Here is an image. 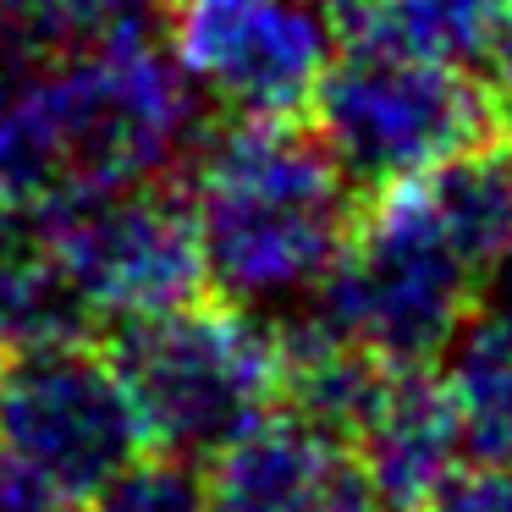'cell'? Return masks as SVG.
<instances>
[{"mask_svg":"<svg viewBox=\"0 0 512 512\" xmlns=\"http://www.w3.org/2000/svg\"><path fill=\"white\" fill-rule=\"evenodd\" d=\"M204 276L232 303L309 298L353 232V177L292 116H237L193 155Z\"/></svg>","mask_w":512,"mask_h":512,"instance_id":"obj_1","label":"cell"},{"mask_svg":"<svg viewBox=\"0 0 512 512\" xmlns=\"http://www.w3.org/2000/svg\"><path fill=\"white\" fill-rule=\"evenodd\" d=\"M485 265L463 243L435 171L402 177L353 215L336 265L309 292L314 325L380 364H430L474 314Z\"/></svg>","mask_w":512,"mask_h":512,"instance_id":"obj_2","label":"cell"},{"mask_svg":"<svg viewBox=\"0 0 512 512\" xmlns=\"http://www.w3.org/2000/svg\"><path fill=\"white\" fill-rule=\"evenodd\" d=\"M111 358L149 452L215 457L287 397V336L248 303H177L116 331Z\"/></svg>","mask_w":512,"mask_h":512,"instance_id":"obj_3","label":"cell"},{"mask_svg":"<svg viewBox=\"0 0 512 512\" xmlns=\"http://www.w3.org/2000/svg\"><path fill=\"white\" fill-rule=\"evenodd\" d=\"M314 111L325 149L342 160V171L375 188L479 155L501 144V127L512 122L474 67L402 56L364 39H353V50L331 61Z\"/></svg>","mask_w":512,"mask_h":512,"instance_id":"obj_4","label":"cell"},{"mask_svg":"<svg viewBox=\"0 0 512 512\" xmlns=\"http://www.w3.org/2000/svg\"><path fill=\"white\" fill-rule=\"evenodd\" d=\"M89 320H155L204 292V248L182 193L166 182L72 193L23 221Z\"/></svg>","mask_w":512,"mask_h":512,"instance_id":"obj_5","label":"cell"},{"mask_svg":"<svg viewBox=\"0 0 512 512\" xmlns=\"http://www.w3.org/2000/svg\"><path fill=\"white\" fill-rule=\"evenodd\" d=\"M0 446L72 507L100 501L149 452L116 358L83 336L39 342L0 364Z\"/></svg>","mask_w":512,"mask_h":512,"instance_id":"obj_6","label":"cell"},{"mask_svg":"<svg viewBox=\"0 0 512 512\" xmlns=\"http://www.w3.org/2000/svg\"><path fill=\"white\" fill-rule=\"evenodd\" d=\"M166 56L232 116H298L336 61L320 0H160Z\"/></svg>","mask_w":512,"mask_h":512,"instance_id":"obj_7","label":"cell"},{"mask_svg":"<svg viewBox=\"0 0 512 512\" xmlns=\"http://www.w3.org/2000/svg\"><path fill=\"white\" fill-rule=\"evenodd\" d=\"M204 512H391L336 430L270 413L204 468Z\"/></svg>","mask_w":512,"mask_h":512,"instance_id":"obj_8","label":"cell"},{"mask_svg":"<svg viewBox=\"0 0 512 512\" xmlns=\"http://www.w3.org/2000/svg\"><path fill=\"white\" fill-rule=\"evenodd\" d=\"M342 441L391 512H419L468 457L441 375L424 364L380 369L353 419L342 424Z\"/></svg>","mask_w":512,"mask_h":512,"instance_id":"obj_9","label":"cell"},{"mask_svg":"<svg viewBox=\"0 0 512 512\" xmlns=\"http://www.w3.org/2000/svg\"><path fill=\"white\" fill-rule=\"evenodd\" d=\"M441 386L468 463L512 468V309H485L457 325L446 342Z\"/></svg>","mask_w":512,"mask_h":512,"instance_id":"obj_10","label":"cell"},{"mask_svg":"<svg viewBox=\"0 0 512 512\" xmlns=\"http://www.w3.org/2000/svg\"><path fill=\"white\" fill-rule=\"evenodd\" d=\"M512 0H364L347 28L364 45H386L402 56L446 61V67H485Z\"/></svg>","mask_w":512,"mask_h":512,"instance_id":"obj_11","label":"cell"},{"mask_svg":"<svg viewBox=\"0 0 512 512\" xmlns=\"http://www.w3.org/2000/svg\"><path fill=\"white\" fill-rule=\"evenodd\" d=\"M89 314L28 226H0V364L39 342L83 336Z\"/></svg>","mask_w":512,"mask_h":512,"instance_id":"obj_12","label":"cell"},{"mask_svg":"<svg viewBox=\"0 0 512 512\" xmlns=\"http://www.w3.org/2000/svg\"><path fill=\"white\" fill-rule=\"evenodd\" d=\"M0 28L34 50H89L122 34H155L160 0H0Z\"/></svg>","mask_w":512,"mask_h":512,"instance_id":"obj_13","label":"cell"},{"mask_svg":"<svg viewBox=\"0 0 512 512\" xmlns=\"http://www.w3.org/2000/svg\"><path fill=\"white\" fill-rule=\"evenodd\" d=\"M100 512H204V485L182 457H138L122 479L100 496Z\"/></svg>","mask_w":512,"mask_h":512,"instance_id":"obj_14","label":"cell"},{"mask_svg":"<svg viewBox=\"0 0 512 512\" xmlns=\"http://www.w3.org/2000/svg\"><path fill=\"white\" fill-rule=\"evenodd\" d=\"M419 512H512V468L507 463L457 468Z\"/></svg>","mask_w":512,"mask_h":512,"instance_id":"obj_15","label":"cell"},{"mask_svg":"<svg viewBox=\"0 0 512 512\" xmlns=\"http://www.w3.org/2000/svg\"><path fill=\"white\" fill-rule=\"evenodd\" d=\"M0 512H72V501L56 496L23 457L0 446Z\"/></svg>","mask_w":512,"mask_h":512,"instance_id":"obj_16","label":"cell"},{"mask_svg":"<svg viewBox=\"0 0 512 512\" xmlns=\"http://www.w3.org/2000/svg\"><path fill=\"white\" fill-rule=\"evenodd\" d=\"M320 6H325L331 17H342V23H347V17H353L358 6H364V0H320Z\"/></svg>","mask_w":512,"mask_h":512,"instance_id":"obj_17","label":"cell"}]
</instances>
